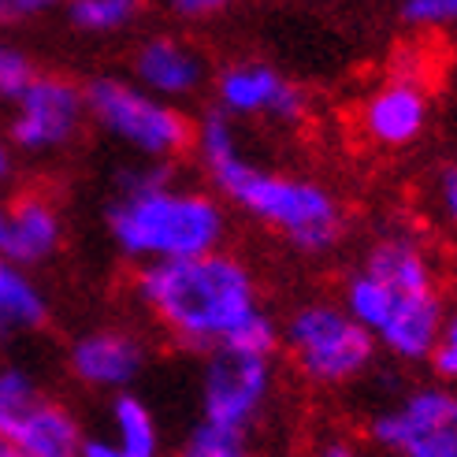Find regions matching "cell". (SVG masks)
Returning a JSON list of instances; mask_svg holds the SVG:
<instances>
[{"label": "cell", "instance_id": "26", "mask_svg": "<svg viewBox=\"0 0 457 457\" xmlns=\"http://www.w3.org/2000/svg\"><path fill=\"white\" fill-rule=\"evenodd\" d=\"M235 0H164V8L171 12V15H179V19H212V15H220V12H227Z\"/></svg>", "mask_w": 457, "mask_h": 457}, {"label": "cell", "instance_id": "3", "mask_svg": "<svg viewBox=\"0 0 457 457\" xmlns=\"http://www.w3.org/2000/svg\"><path fill=\"white\" fill-rule=\"evenodd\" d=\"M104 220L112 245L138 268L216 253L227 238V212L220 197L171 182L120 187Z\"/></svg>", "mask_w": 457, "mask_h": 457}, {"label": "cell", "instance_id": "30", "mask_svg": "<svg viewBox=\"0 0 457 457\" xmlns=\"http://www.w3.org/2000/svg\"><path fill=\"white\" fill-rule=\"evenodd\" d=\"M4 238H8V204H0V257H4Z\"/></svg>", "mask_w": 457, "mask_h": 457}, {"label": "cell", "instance_id": "1", "mask_svg": "<svg viewBox=\"0 0 457 457\" xmlns=\"http://www.w3.org/2000/svg\"><path fill=\"white\" fill-rule=\"evenodd\" d=\"M194 149L216 194L242 209L249 220L276 231L298 253L320 257L342 242L346 212L335 194L312 179L253 164L238 145L235 120L223 116L220 108H209L194 123Z\"/></svg>", "mask_w": 457, "mask_h": 457}, {"label": "cell", "instance_id": "16", "mask_svg": "<svg viewBox=\"0 0 457 457\" xmlns=\"http://www.w3.org/2000/svg\"><path fill=\"white\" fill-rule=\"evenodd\" d=\"M4 439H12L27 457H79L86 428L71 405L37 398Z\"/></svg>", "mask_w": 457, "mask_h": 457}, {"label": "cell", "instance_id": "32", "mask_svg": "<svg viewBox=\"0 0 457 457\" xmlns=\"http://www.w3.org/2000/svg\"><path fill=\"white\" fill-rule=\"evenodd\" d=\"M171 457H194V453H190L187 446H182V450H179V453H171Z\"/></svg>", "mask_w": 457, "mask_h": 457}, {"label": "cell", "instance_id": "27", "mask_svg": "<svg viewBox=\"0 0 457 457\" xmlns=\"http://www.w3.org/2000/svg\"><path fill=\"white\" fill-rule=\"evenodd\" d=\"M439 209L457 227V164L439 171Z\"/></svg>", "mask_w": 457, "mask_h": 457}, {"label": "cell", "instance_id": "5", "mask_svg": "<svg viewBox=\"0 0 457 457\" xmlns=\"http://www.w3.org/2000/svg\"><path fill=\"white\" fill-rule=\"evenodd\" d=\"M283 350L305 383L346 386L376 361V338L338 302H305L283 324Z\"/></svg>", "mask_w": 457, "mask_h": 457}, {"label": "cell", "instance_id": "9", "mask_svg": "<svg viewBox=\"0 0 457 457\" xmlns=\"http://www.w3.org/2000/svg\"><path fill=\"white\" fill-rule=\"evenodd\" d=\"M86 120V94L79 82L63 75H37L34 86L15 101L8 142L34 156L56 153L79 138Z\"/></svg>", "mask_w": 457, "mask_h": 457}, {"label": "cell", "instance_id": "10", "mask_svg": "<svg viewBox=\"0 0 457 457\" xmlns=\"http://www.w3.org/2000/svg\"><path fill=\"white\" fill-rule=\"evenodd\" d=\"M216 108L231 120L271 116L276 123H302L309 97L271 63H231L216 75Z\"/></svg>", "mask_w": 457, "mask_h": 457}, {"label": "cell", "instance_id": "31", "mask_svg": "<svg viewBox=\"0 0 457 457\" xmlns=\"http://www.w3.org/2000/svg\"><path fill=\"white\" fill-rule=\"evenodd\" d=\"M0 457H27V453H22L12 439H4V436H0Z\"/></svg>", "mask_w": 457, "mask_h": 457}, {"label": "cell", "instance_id": "24", "mask_svg": "<svg viewBox=\"0 0 457 457\" xmlns=\"http://www.w3.org/2000/svg\"><path fill=\"white\" fill-rule=\"evenodd\" d=\"M428 364L443 383H457V312H446V324L439 331V342L431 350Z\"/></svg>", "mask_w": 457, "mask_h": 457}, {"label": "cell", "instance_id": "21", "mask_svg": "<svg viewBox=\"0 0 457 457\" xmlns=\"http://www.w3.org/2000/svg\"><path fill=\"white\" fill-rule=\"evenodd\" d=\"M187 450L194 457H261L249 436H242V431L216 428V424H204V420H197V428L190 431Z\"/></svg>", "mask_w": 457, "mask_h": 457}, {"label": "cell", "instance_id": "18", "mask_svg": "<svg viewBox=\"0 0 457 457\" xmlns=\"http://www.w3.org/2000/svg\"><path fill=\"white\" fill-rule=\"evenodd\" d=\"M49 324V298L27 268L0 257V338L41 331Z\"/></svg>", "mask_w": 457, "mask_h": 457}, {"label": "cell", "instance_id": "14", "mask_svg": "<svg viewBox=\"0 0 457 457\" xmlns=\"http://www.w3.org/2000/svg\"><path fill=\"white\" fill-rule=\"evenodd\" d=\"M428 123V94L413 79H386L361 108L364 134L386 149H402L417 142Z\"/></svg>", "mask_w": 457, "mask_h": 457}, {"label": "cell", "instance_id": "6", "mask_svg": "<svg viewBox=\"0 0 457 457\" xmlns=\"http://www.w3.org/2000/svg\"><path fill=\"white\" fill-rule=\"evenodd\" d=\"M338 305L376 338V350H386L405 364L428 361L446 324V305L439 290L398 294L361 268L342 283Z\"/></svg>", "mask_w": 457, "mask_h": 457}, {"label": "cell", "instance_id": "4", "mask_svg": "<svg viewBox=\"0 0 457 457\" xmlns=\"http://www.w3.org/2000/svg\"><path fill=\"white\" fill-rule=\"evenodd\" d=\"M86 94V116L94 120L108 138L123 142L142 160H164L194 149V120L171 101H160L138 82L120 75H101L82 86Z\"/></svg>", "mask_w": 457, "mask_h": 457}, {"label": "cell", "instance_id": "19", "mask_svg": "<svg viewBox=\"0 0 457 457\" xmlns=\"http://www.w3.org/2000/svg\"><path fill=\"white\" fill-rule=\"evenodd\" d=\"M145 0H67V19L82 34H120L138 22Z\"/></svg>", "mask_w": 457, "mask_h": 457}, {"label": "cell", "instance_id": "29", "mask_svg": "<svg viewBox=\"0 0 457 457\" xmlns=\"http://www.w3.org/2000/svg\"><path fill=\"white\" fill-rule=\"evenodd\" d=\"M12 175V142L0 138V182H4Z\"/></svg>", "mask_w": 457, "mask_h": 457}, {"label": "cell", "instance_id": "11", "mask_svg": "<svg viewBox=\"0 0 457 457\" xmlns=\"http://www.w3.org/2000/svg\"><path fill=\"white\" fill-rule=\"evenodd\" d=\"M149 350L145 342L127 328H94L82 331L67 350V372L86 391L123 395L145 372Z\"/></svg>", "mask_w": 457, "mask_h": 457}, {"label": "cell", "instance_id": "28", "mask_svg": "<svg viewBox=\"0 0 457 457\" xmlns=\"http://www.w3.org/2000/svg\"><path fill=\"white\" fill-rule=\"evenodd\" d=\"M305 457H364L350 439H324V443H316Z\"/></svg>", "mask_w": 457, "mask_h": 457}, {"label": "cell", "instance_id": "7", "mask_svg": "<svg viewBox=\"0 0 457 457\" xmlns=\"http://www.w3.org/2000/svg\"><path fill=\"white\" fill-rule=\"evenodd\" d=\"M276 395V357L245 350H212L201 369V420L253 436Z\"/></svg>", "mask_w": 457, "mask_h": 457}, {"label": "cell", "instance_id": "20", "mask_svg": "<svg viewBox=\"0 0 457 457\" xmlns=\"http://www.w3.org/2000/svg\"><path fill=\"white\" fill-rule=\"evenodd\" d=\"M37 398V379L22 364H0V436H8Z\"/></svg>", "mask_w": 457, "mask_h": 457}, {"label": "cell", "instance_id": "22", "mask_svg": "<svg viewBox=\"0 0 457 457\" xmlns=\"http://www.w3.org/2000/svg\"><path fill=\"white\" fill-rule=\"evenodd\" d=\"M37 75L41 71L34 67V60L27 53L0 49V97H4V101H19L34 86Z\"/></svg>", "mask_w": 457, "mask_h": 457}, {"label": "cell", "instance_id": "17", "mask_svg": "<svg viewBox=\"0 0 457 457\" xmlns=\"http://www.w3.org/2000/svg\"><path fill=\"white\" fill-rule=\"evenodd\" d=\"M361 271H369L372 279H379L383 287H391L398 294L439 290L436 264H431L428 249L409 235H383L379 242H372L361 261Z\"/></svg>", "mask_w": 457, "mask_h": 457}, {"label": "cell", "instance_id": "2", "mask_svg": "<svg viewBox=\"0 0 457 457\" xmlns=\"http://www.w3.org/2000/svg\"><path fill=\"white\" fill-rule=\"evenodd\" d=\"M134 298L179 350L209 357L253 320L261 287L249 264L227 249L134 271Z\"/></svg>", "mask_w": 457, "mask_h": 457}, {"label": "cell", "instance_id": "13", "mask_svg": "<svg viewBox=\"0 0 457 457\" xmlns=\"http://www.w3.org/2000/svg\"><path fill=\"white\" fill-rule=\"evenodd\" d=\"M79 457H164V436L153 405L134 391L112 395L104 428L86 431Z\"/></svg>", "mask_w": 457, "mask_h": 457}, {"label": "cell", "instance_id": "23", "mask_svg": "<svg viewBox=\"0 0 457 457\" xmlns=\"http://www.w3.org/2000/svg\"><path fill=\"white\" fill-rule=\"evenodd\" d=\"M402 19L409 27L436 30L457 22V0H402Z\"/></svg>", "mask_w": 457, "mask_h": 457}, {"label": "cell", "instance_id": "25", "mask_svg": "<svg viewBox=\"0 0 457 457\" xmlns=\"http://www.w3.org/2000/svg\"><path fill=\"white\" fill-rule=\"evenodd\" d=\"M56 8H67V0H0V27L27 22V19H37V15H49Z\"/></svg>", "mask_w": 457, "mask_h": 457}, {"label": "cell", "instance_id": "15", "mask_svg": "<svg viewBox=\"0 0 457 457\" xmlns=\"http://www.w3.org/2000/svg\"><path fill=\"white\" fill-rule=\"evenodd\" d=\"M63 245V220L56 204L41 194H22L8 204V238H4V257L19 268H37L56 257Z\"/></svg>", "mask_w": 457, "mask_h": 457}, {"label": "cell", "instance_id": "8", "mask_svg": "<svg viewBox=\"0 0 457 457\" xmlns=\"http://www.w3.org/2000/svg\"><path fill=\"white\" fill-rule=\"evenodd\" d=\"M369 436L395 457H457V391L417 386L369 420Z\"/></svg>", "mask_w": 457, "mask_h": 457}, {"label": "cell", "instance_id": "12", "mask_svg": "<svg viewBox=\"0 0 457 457\" xmlns=\"http://www.w3.org/2000/svg\"><path fill=\"white\" fill-rule=\"evenodd\" d=\"M134 82H138L145 94L160 97V101H179V97H194L197 89L204 86V56L187 45L182 37H171V34H156V37H145L138 49H134Z\"/></svg>", "mask_w": 457, "mask_h": 457}]
</instances>
